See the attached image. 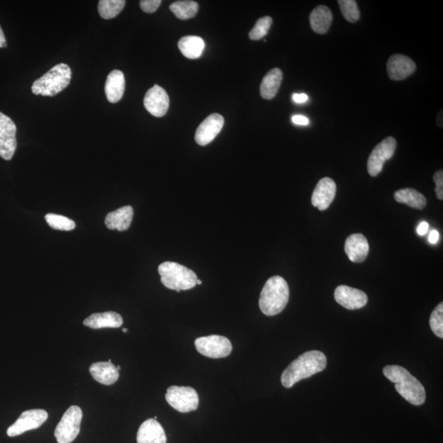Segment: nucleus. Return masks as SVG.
Masks as SVG:
<instances>
[{"label":"nucleus","mask_w":443,"mask_h":443,"mask_svg":"<svg viewBox=\"0 0 443 443\" xmlns=\"http://www.w3.org/2000/svg\"><path fill=\"white\" fill-rule=\"evenodd\" d=\"M137 440L138 443H166L167 437L162 425L156 420L149 419L140 426Z\"/></svg>","instance_id":"obj_18"},{"label":"nucleus","mask_w":443,"mask_h":443,"mask_svg":"<svg viewBox=\"0 0 443 443\" xmlns=\"http://www.w3.org/2000/svg\"><path fill=\"white\" fill-rule=\"evenodd\" d=\"M71 77L72 71L69 65H57L33 83L31 91L36 96H56L69 86Z\"/></svg>","instance_id":"obj_4"},{"label":"nucleus","mask_w":443,"mask_h":443,"mask_svg":"<svg viewBox=\"0 0 443 443\" xmlns=\"http://www.w3.org/2000/svg\"><path fill=\"white\" fill-rule=\"evenodd\" d=\"M6 46H7V41H6V39H5L4 31L1 27H0V48H5V47Z\"/></svg>","instance_id":"obj_39"},{"label":"nucleus","mask_w":443,"mask_h":443,"mask_svg":"<svg viewBox=\"0 0 443 443\" xmlns=\"http://www.w3.org/2000/svg\"><path fill=\"white\" fill-rule=\"evenodd\" d=\"M439 240V232L437 230H432L429 236V242L431 244H436Z\"/></svg>","instance_id":"obj_38"},{"label":"nucleus","mask_w":443,"mask_h":443,"mask_svg":"<svg viewBox=\"0 0 443 443\" xmlns=\"http://www.w3.org/2000/svg\"><path fill=\"white\" fill-rule=\"evenodd\" d=\"M90 372L94 379L103 385H112L118 381L119 371L112 364L111 359L108 362H96L91 364Z\"/></svg>","instance_id":"obj_21"},{"label":"nucleus","mask_w":443,"mask_h":443,"mask_svg":"<svg viewBox=\"0 0 443 443\" xmlns=\"http://www.w3.org/2000/svg\"><path fill=\"white\" fill-rule=\"evenodd\" d=\"M125 91V77L123 72L113 70L108 74L106 83L107 100L111 103L121 101Z\"/></svg>","instance_id":"obj_22"},{"label":"nucleus","mask_w":443,"mask_h":443,"mask_svg":"<svg viewBox=\"0 0 443 443\" xmlns=\"http://www.w3.org/2000/svg\"><path fill=\"white\" fill-rule=\"evenodd\" d=\"M397 148V140L389 137L374 147L367 162L368 173L371 176H377L381 173L386 161L392 159Z\"/></svg>","instance_id":"obj_9"},{"label":"nucleus","mask_w":443,"mask_h":443,"mask_svg":"<svg viewBox=\"0 0 443 443\" xmlns=\"http://www.w3.org/2000/svg\"><path fill=\"white\" fill-rule=\"evenodd\" d=\"M169 9L177 18L187 20L195 17L199 10V4L191 0H184L172 4Z\"/></svg>","instance_id":"obj_27"},{"label":"nucleus","mask_w":443,"mask_h":443,"mask_svg":"<svg viewBox=\"0 0 443 443\" xmlns=\"http://www.w3.org/2000/svg\"><path fill=\"white\" fill-rule=\"evenodd\" d=\"M161 3V0H142L140 5L145 13H152L159 8Z\"/></svg>","instance_id":"obj_33"},{"label":"nucleus","mask_w":443,"mask_h":443,"mask_svg":"<svg viewBox=\"0 0 443 443\" xmlns=\"http://www.w3.org/2000/svg\"><path fill=\"white\" fill-rule=\"evenodd\" d=\"M327 358L324 353L310 351L302 354L291 362L281 374V382L286 388H293L302 379L308 378L313 375L325 370Z\"/></svg>","instance_id":"obj_1"},{"label":"nucleus","mask_w":443,"mask_h":443,"mask_svg":"<svg viewBox=\"0 0 443 443\" xmlns=\"http://www.w3.org/2000/svg\"><path fill=\"white\" fill-rule=\"evenodd\" d=\"M205 41L200 36L186 35L179 41V48L186 58H200L205 50Z\"/></svg>","instance_id":"obj_25"},{"label":"nucleus","mask_w":443,"mask_h":443,"mask_svg":"<svg viewBox=\"0 0 443 443\" xmlns=\"http://www.w3.org/2000/svg\"><path fill=\"white\" fill-rule=\"evenodd\" d=\"M283 72L279 69H273L263 78L262 85H260V96L264 100H272L279 91V88L283 81Z\"/></svg>","instance_id":"obj_23"},{"label":"nucleus","mask_w":443,"mask_h":443,"mask_svg":"<svg viewBox=\"0 0 443 443\" xmlns=\"http://www.w3.org/2000/svg\"><path fill=\"white\" fill-rule=\"evenodd\" d=\"M288 283L280 276L270 278L264 286L259 297V309L267 316H274L283 311L289 301Z\"/></svg>","instance_id":"obj_3"},{"label":"nucleus","mask_w":443,"mask_h":443,"mask_svg":"<svg viewBox=\"0 0 443 443\" xmlns=\"http://www.w3.org/2000/svg\"><path fill=\"white\" fill-rule=\"evenodd\" d=\"M383 372L386 378L395 383L396 390L408 403L415 405L425 403L424 386L408 370L398 366H388L383 368Z\"/></svg>","instance_id":"obj_2"},{"label":"nucleus","mask_w":443,"mask_h":443,"mask_svg":"<svg viewBox=\"0 0 443 443\" xmlns=\"http://www.w3.org/2000/svg\"><path fill=\"white\" fill-rule=\"evenodd\" d=\"M83 324L88 327L93 328V330L106 327L118 328L123 325V320L118 313L108 311L96 313V314L86 318Z\"/></svg>","instance_id":"obj_19"},{"label":"nucleus","mask_w":443,"mask_h":443,"mask_svg":"<svg viewBox=\"0 0 443 443\" xmlns=\"http://www.w3.org/2000/svg\"><path fill=\"white\" fill-rule=\"evenodd\" d=\"M17 127L13 120L0 112V156L5 160L13 158L17 149Z\"/></svg>","instance_id":"obj_11"},{"label":"nucleus","mask_w":443,"mask_h":443,"mask_svg":"<svg viewBox=\"0 0 443 443\" xmlns=\"http://www.w3.org/2000/svg\"><path fill=\"white\" fill-rule=\"evenodd\" d=\"M341 12L347 22L351 23H357L361 17L357 1L354 0H340Z\"/></svg>","instance_id":"obj_30"},{"label":"nucleus","mask_w":443,"mask_h":443,"mask_svg":"<svg viewBox=\"0 0 443 443\" xmlns=\"http://www.w3.org/2000/svg\"><path fill=\"white\" fill-rule=\"evenodd\" d=\"M195 346L198 352L208 358L227 357L232 353V345L227 337L211 335L197 338Z\"/></svg>","instance_id":"obj_8"},{"label":"nucleus","mask_w":443,"mask_h":443,"mask_svg":"<svg viewBox=\"0 0 443 443\" xmlns=\"http://www.w3.org/2000/svg\"><path fill=\"white\" fill-rule=\"evenodd\" d=\"M224 125V118L220 114L213 113L207 117L198 127L195 140L198 145L205 147L215 139Z\"/></svg>","instance_id":"obj_13"},{"label":"nucleus","mask_w":443,"mask_h":443,"mask_svg":"<svg viewBox=\"0 0 443 443\" xmlns=\"http://www.w3.org/2000/svg\"><path fill=\"white\" fill-rule=\"evenodd\" d=\"M293 122L297 125H308L310 121L309 119L305 116H295L293 117Z\"/></svg>","instance_id":"obj_35"},{"label":"nucleus","mask_w":443,"mask_h":443,"mask_svg":"<svg viewBox=\"0 0 443 443\" xmlns=\"http://www.w3.org/2000/svg\"><path fill=\"white\" fill-rule=\"evenodd\" d=\"M134 215L132 206H123L116 211L108 213L106 225L111 230L123 232L131 226Z\"/></svg>","instance_id":"obj_20"},{"label":"nucleus","mask_w":443,"mask_h":443,"mask_svg":"<svg viewBox=\"0 0 443 443\" xmlns=\"http://www.w3.org/2000/svg\"><path fill=\"white\" fill-rule=\"evenodd\" d=\"M335 298L344 308L351 310L363 308L368 302V296L363 291L345 285L337 286Z\"/></svg>","instance_id":"obj_14"},{"label":"nucleus","mask_w":443,"mask_h":443,"mask_svg":"<svg viewBox=\"0 0 443 443\" xmlns=\"http://www.w3.org/2000/svg\"><path fill=\"white\" fill-rule=\"evenodd\" d=\"M345 252L351 262L354 263L364 262L369 252L366 237L361 233L352 234L347 239Z\"/></svg>","instance_id":"obj_17"},{"label":"nucleus","mask_w":443,"mask_h":443,"mask_svg":"<svg viewBox=\"0 0 443 443\" xmlns=\"http://www.w3.org/2000/svg\"><path fill=\"white\" fill-rule=\"evenodd\" d=\"M45 220L50 227L56 230L60 231H72L76 227V224L70 218L55 215V213H48L45 215Z\"/></svg>","instance_id":"obj_29"},{"label":"nucleus","mask_w":443,"mask_h":443,"mask_svg":"<svg viewBox=\"0 0 443 443\" xmlns=\"http://www.w3.org/2000/svg\"><path fill=\"white\" fill-rule=\"evenodd\" d=\"M123 332H128V328H123Z\"/></svg>","instance_id":"obj_41"},{"label":"nucleus","mask_w":443,"mask_h":443,"mask_svg":"<svg viewBox=\"0 0 443 443\" xmlns=\"http://www.w3.org/2000/svg\"><path fill=\"white\" fill-rule=\"evenodd\" d=\"M161 283L167 288L174 290L177 293L195 288L197 275L194 271L179 263L167 262L159 266Z\"/></svg>","instance_id":"obj_5"},{"label":"nucleus","mask_w":443,"mask_h":443,"mask_svg":"<svg viewBox=\"0 0 443 443\" xmlns=\"http://www.w3.org/2000/svg\"><path fill=\"white\" fill-rule=\"evenodd\" d=\"M144 106L147 111L155 117H164L169 108V97L164 89L155 85L145 94Z\"/></svg>","instance_id":"obj_12"},{"label":"nucleus","mask_w":443,"mask_h":443,"mask_svg":"<svg viewBox=\"0 0 443 443\" xmlns=\"http://www.w3.org/2000/svg\"><path fill=\"white\" fill-rule=\"evenodd\" d=\"M434 181L436 185V195L437 199L443 200V172L439 170L436 172L434 175Z\"/></svg>","instance_id":"obj_34"},{"label":"nucleus","mask_w":443,"mask_h":443,"mask_svg":"<svg viewBox=\"0 0 443 443\" xmlns=\"http://www.w3.org/2000/svg\"><path fill=\"white\" fill-rule=\"evenodd\" d=\"M430 325L432 332L437 337L443 338V303L437 305L434 311H432Z\"/></svg>","instance_id":"obj_32"},{"label":"nucleus","mask_w":443,"mask_h":443,"mask_svg":"<svg viewBox=\"0 0 443 443\" xmlns=\"http://www.w3.org/2000/svg\"><path fill=\"white\" fill-rule=\"evenodd\" d=\"M126 1L124 0H101L98 4L99 13L103 19H112L122 12Z\"/></svg>","instance_id":"obj_28"},{"label":"nucleus","mask_w":443,"mask_h":443,"mask_svg":"<svg viewBox=\"0 0 443 443\" xmlns=\"http://www.w3.org/2000/svg\"><path fill=\"white\" fill-rule=\"evenodd\" d=\"M48 419V413L45 410L35 409L24 411L10 426L7 431L9 437H17L30 430L39 429Z\"/></svg>","instance_id":"obj_10"},{"label":"nucleus","mask_w":443,"mask_h":443,"mask_svg":"<svg viewBox=\"0 0 443 443\" xmlns=\"http://www.w3.org/2000/svg\"><path fill=\"white\" fill-rule=\"evenodd\" d=\"M167 403L181 413L196 410L199 406V396L194 388L171 386L165 395Z\"/></svg>","instance_id":"obj_7"},{"label":"nucleus","mask_w":443,"mask_h":443,"mask_svg":"<svg viewBox=\"0 0 443 443\" xmlns=\"http://www.w3.org/2000/svg\"><path fill=\"white\" fill-rule=\"evenodd\" d=\"M337 185L330 177H324L319 182L313 192L311 203L313 206L320 211H326L330 206L336 196Z\"/></svg>","instance_id":"obj_15"},{"label":"nucleus","mask_w":443,"mask_h":443,"mask_svg":"<svg viewBox=\"0 0 443 443\" xmlns=\"http://www.w3.org/2000/svg\"><path fill=\"white\" fill-rule=\"evenodd\" d=\"M395 200L417 210H423L427 205L425 196L413 189H404L395 192Z\"/></svg>","instance_id":"obj_26"},{"label":"nucleus","mask_w":443,"mask_h":443,"mask_svg":"<svg viewBox=\"0 0 443 443\" xmlns=\"http://www.w3.org/2000/svg\"><path fill=\"white\" fill-rule=\"evenodd\" d=\"M293 99L296 103H305L309 100L308 96L305 94H294Z\"/></svg>","instance_id":"obj_37"},{"label":"nucleus","mask_w":443,"mask_h":443,"mask_svg":"<svg viewBox=\"0 0 443 443\" xmlns=\"http://www.w3.org/2000/svg\"><path fill=\"white\" fill-rule=\"evenodd\" d=\"M311 28L315 33L324 35L327 33L332 22L331 10L325 5L318 6L310 13Z\"/></svg>","instance_id":"obj_24"},{"label":"nucleus","mask_w":443,"mask_h":443,"mask_svg":"<svg viewBox=\"0 0 443 443\" xmlns=\"http://www.w3.org/2000/svg\"><path fill=\"white\" fill-rule=\"evenodd\" d=\"M428 230L429 223L427 222H422L420 223L418 228H417V232H418L420 236H425Z\"/></svg>","instance_id":"obj_36"},{"label":"nucleus","mask_w":443,"mask_h":443,"mask_svg":"<svg viewBox=\"0 0 443 443\" xmlns=\"http://www.w3.org/2000/svg\"><path fill=\"white\" fill-rule=\"evenodd\" d=\"M272 23L273 19L272 18L269 17V16L259 18L257 23H255L254 28L251 30V33H249V39L252 40H259L263 39L264 36L268 34Z\"/></svg>","instance_id":"obj_31"},{"label":"nucleus","mask_w":443,"mask_h":443,"mask_svg":"<svg viewBox=\"0 0 443 443\" xmlns=\"http://www.w3.org/2000/svg\"><path fill=\"white\" fill-rule=\"evenodd\" d=\"M202 284V281H201L200 279H198L196 281V285H201Z\"/></svg>","instance_id":"obj_40"},{"label":"nucleus","mask_w":443,"mask_h":443,"mask_svg":"<svg viewBox=\"0 0 443 443\" xmlns=\"http://www.w3.org/2000/svg\"><path fill=\"white\" fill-rule=\"evenodd\" d=\"M416 69L415 62L408 56L403 55H394L390 57L387 62L388 75L391 80L403 81Z\"/></svg>","instance_id":"obj_16"},{"label":"nucleus","mask_w":443,"mask_h":443,"mask_svg":"<svg viewBox=\"0 0 443 443\" xmlns=\"http://www.w3.org/2000/svg\"><path fill=\"white\" fill-rule=\"evenodd\" d=\"M83 413L79 406L72 405L57 425L55 436L59 443H71L79 434Z\"/></svg>","instance_id":"obj_6"}]
</instances>
